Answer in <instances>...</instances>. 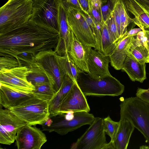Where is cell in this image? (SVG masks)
<instances>
[{
	"label": "cell",
	"instance_id": "cell-1",
	"mask_svg": "<svg viewBox=\"0 0 149 149\" xmlns=\"http://www.w3.org/2000/svg\"><path fill=\"white\" fill-rule=\"evenodd\" d=\"M59 32L30 21L16 28L0 34V56H13L23 52L36 55L56 49Z\"/></svg>",
	"mask_w": 149,
	"mask_h": 149
},
{
	"label": "cell",
	"instance_id": "cell-2",
	"mask_svg": "<svg viewBox=\"0 0 149 149\" xmlns=\"http://www.w3.org/2000/svg\"><path fill=\"white\" fill-rule=\"evenodd\" d=\"M33 4V0H8L0 8V34L27 23Z\"/></svg>",
	"mask_w": 149,
	"mask_h": 149
},
{
	"label": "cell",
	"instance_id": "cell-3",
	"mask_svg": "<svg viewBox=\"0 0 149 149\" xmlns=\"http://www.w3.org/2000/svg\"><path fill=\"white\" fill-rule=\"evenodd\" d=\"M77 81L85 96H118L123 93L125 89L124 85L111 75L95 79L82 71L79 74Z\"/></svg>",
	"mask_w": 149,
	"mask_h": 149
},
{
	"label": "cell",
	"instance_id": "cell-4",
	"mask_svg": "<svg viewBox=\"0 0 149 149\" xmlns=\"http://www.w3.org/2000/svg\"><path fill=\"white\" fill-rule=\"evenodd\" d=\"M120 107V119L128 120L149 144V103L136 96L131 97L121 101Z\"/></svg>",
	"mask_w": 149,
	"mask_h": 149
},
{
	"label": "cell",
	"instance_id": "cell-5",
	"mask_svg": "<svg viewBox=\"0 0 149 149\" xmlns=\"http://www.w3.org/2000/svg\"><path fill=\"white\" fill-rule=\"evenodd\" d=\"M95 117L88 112L59 113L49 116L42 125L43 131L54 132L61 135L74 131L86 125H90Z\"/></svg>",
	"mask_w": 149,
	"mask_h": 149
},
{
	"label": "cell",
	"instance_id": "cell-6",
	"mask_svg": "<svg viewBox=\"0 0 149 149\" xmlns=\"http://www.w3.org/2000/svg\"><path fill=\"white\" fill-rule=\"evenodd\" d=\"M49 101L35 96L10 110L29 125H42L50 116Z\"/></svg>",
	"mask_w": 149,
	"mask_h": 149
},
{
	"label": "cell",
	"instance_id": "cell-7",
	"mask_svg": "<svg viewBox=\"0 0 149 149\" xmlns=\"http://www.w3.org/2000/svg\"><path fill=\"white\" fill-rule=\"evenodd\" d=\"M61 0H33L29 21L59 31V8Z\"/></svg>",
	"mask_w": 149,
	"mask_h": 149
},
{
	"label": "cell",
	"instance_id": "cell-8",
	"mask_svg": "<svg viewBox=\"0 0 149 149\" xmlns=\"http://www.w3.org/2000/svg\"><path fill=\"white\" fill-rule=\"evenodd\" d=\"M63 4L66 9L68 23L74 35L84 45L95 48V39L86 14L76 8Z\"/></svg>",
	"mask_w": 149,
	"mask_h": 149
},
{
	"label": "cell",
	"instance_id": "cell-9",
	"mask_svg": "<svg viewBox=\"0 0 149 149\" xmlns=\"http://www.w3.org/2000/svg\"><path fill=\"white\" fill-rule=\"evenodd\" d=\"M103 120L95 117L90 126L76 142L73 143L71 149H108Z\"/></svg>",
	"mask_w": 149,
	"mask_h": 149
},
{
	"label": "cell",
	"instance_id": "cell-10",
	"mask_svg": "<svg viewBox=\"0 0 149 149\" xmlns=\"http://www.w3.org/2000/svg\"><path fill=\"white\" fill-rule=\"evenodd\" d=\"M53 49L40 51L35 55L37 62L46 73L51 84L56 93L61 86L64 76L62 74Z\"/></svg>",
	"mask_w": 149,
	"mask_h": 149
},
{
	"label": "cell",
	"instance_id": "cell-11",
	"mask_svg": "<svg viewBox=\"0 0 149 149\" xmlns=\"http://www.w3.org/2000/svg\"><path fill=\"white\" fill-rule=\"evenodd\" d=\"M27 124L9 109H0V143L10 145L15 140L20 127Z\"/></svg>",
	"mask_w": 149,
	"mask_h": 149
},
{
	"label": "cell",
	"instance_id": "cell-12",
	"mask_svg": "<svg viewBox=\"0 0 149 149\" xmlns=\"http://www.w3.org/2000/svg\"><path fill=\"white\" fill-rule=\"evenodd\" d=\"M15 141L18 149H40L47 140L40 129L27 124L18 130Z\"/></svg>",
	"mask_w": 149,
	"mask_h": 149
},
{
	"label": "cell",
	"instance_id": "cell-13",
	"mask_svg": "<svg viewBox=\"0 0 149 149\" xmlns=\"http://www.w3.org/2000/svg\"><path fill=\"white\" fill-rule=\"evenodd\" d=\"M86 55V62L90 76L100 79L111 75L109 70L110 59L109 56L85 45Z\"/></svg>",
	"mask_w": 149,
	"mask_h": 149
},
{
	"label": "cell",
	"instance_id": "cell-14",
	"mask_svg": "<svg viewBox=\"0 0 149 149\" xmlns=\"http://www.w3.org/2000/svg\"><path fill=\"white\" fill-rule=\"evenodd\" d=\"M30 69L20 66L0 70V83L17 88L32 91L35 87L27 80V76Z\"/></svg>",
	"mask_w": 149,
	"mask_h": 149
},
{
	"label": "cell",
	"instance_id": "cell-15",
	"mask_svg": "<svg viewBox=\"0 0 149 149\" xmlns=\"http://www.w3.org/2000/svg\"><path fill=\"white\" fill-rule=\"evenodd\" d=\"M34 96L32 91L17 88L0 83L1 107L9 109L19 106Z\"/></svg>",
	"mask_w": 149,
	"mask_h": 149
},
{
	"label": "cell",
	"instance_id": "cell-16",
	"mask_svg": "<svg viewBox=\"0 0 149 149\" xmlns=\"http://www.w3.org/2000/svg\"><path fill=\"white\" fill-rule=\"evenodd\" d=\"M90 110L85 95L78 85L75 83L61 104L58 113L89 112Z\"/></svg>",
	"mask_w": 149,
	"mask_h": 149
},
{
	"label": "cell",
	"instance_id": "cell-17",
	"mask_svg": "<svg viewBox=\"0 0 149 149\" xmlns=\"http://www.w3.org/2000/svg\"><path fill=\"white\" fill-rule=\"evenodd\" d=\"M59 37L57 47L54 50L56 54L63 56L68 53L71 42V31L67 19L66 10L60 6L59 20Z\"/></svg>",
	"mask_w": 149,
	"mask_h": 149
},
{
	"label": "cell",
	"instance_id": "cell-18",
	"mask_svg": "<svg viewBox=\"0 0 149 149\" xmlns=\"http://www.w3.org/2000/svg\"><path fill=\"white\" fill-rule=\"evenodd\" d=\"M136 34L124 36L119 40L114 50L109 56L111 65L116 70L121 69L124 60Z\"/></svg>",
	"mask_w": 149,
	"mask_h": 149
},
{
	"label": "cell",
	"instance_id": "cell-19",
	"mask_svg": "<svg viewBox=\"0 0 149 149\" xmlns=\"http://www.w3.org/2000/svg\"><path fill=\"white\" fill-rule=\"evenodd\" d=\"M145 63L140 62L129 51L121 69L132 81L142 83L146 78Z\"/></svg>",
	"mask_w": 149,
	"mask_h": 149
},
{
	"label": "cell",
	"instance_id": "cell-20",
	"mask_svg": "<svg viewBox=\"0 0 149 149\" xmlns=\"http://www.w3.org/2000/svg\"><path fill=\"white\" fill-rule=\"evenodd\" d=\"M68 53L70 58L81 70L88 73L85 45L76 38L72 31L71 44Z\"/></svg>",
	"mask_w": 149,
	"mask_h": 149
},
{
	"label": "cell",
	"instance_id": "cell-21",
	"mask_svg": "<svg viewBox=\"0 0 149 149\" xmlns=\"http://www.w3.org/2000/svg\"><path fill=\"white\" fill-rule=\"evenodd\" d=\"M118 130L113 142L109 143L110 149H127L135 127L125 119H120Z\"/></svg>",
	"mask_w": 149,
	"mask_h": 149
},
{
	"label": "cell",
	"instance_id": "cell-22",
	"mask_svg": "<svg viewBox=\"0 0 149 149\" xmlns=\"http://www.w3.org/2000/svg\"><path fill=\"white\" fill-rule=\"evenodd\" d=\"M75 83L68 75H64L59 91L49 102L50 117L58 114L60 106Z\"/></svg>",
	"mask_w": 149,
	"mask_h": 149
},
{
	"label": "cell",
	"instance_id": "cell-23",
	"mask_svg": "<svg viewBox=\"0 0 149 149\" xmlns=\"http://www.w3.org/2000/svg\"><path fill=\"white\" fill-rule=\"evenodd\" d=\"M127 10L134 16L133 23L143 31L149 30V13L146 11L135 0H122Z\"/></svg>",
	"mask_w": 149,
	"mask_h": 149
},
{
	"label": "cell",
	"instance_id": "cell-24",
	"mask_svg": "<svg viewBox=\"0 0 149 149\" xmlns=\"http://www.w3.org/2000/svg\"><path fill=\"white\" fill-rule=\"evenodd\" d=\"M55 57L63 75L66 74L68 75L77 84V77L79 74L82 71L72 60L68 53L63 56H60L55 53Z\"/></svg>",
	"mask_w": 149,
	"mask_h": 149
},
{
	"label": "cell",
	"instance_id": "cell-25",
	"mask_svg": "<svg viewBox=\"0 0 149 149\" xmlns=\"http://www.w3.org/2000/svg\"><path fill=\"white\" fill-rule=\"evenodd\" d=\"M30 69L31 71L27 75V79L28 81L33 86L35 87L44 84H51L47 74L38 64Z\"/></svg>",
	"mask_w": 149,
	"mask_h": 149
},
{
	"label": "cell",
	"instance_id": "cell-26",
	"mask_svg": "<svg viewBox=\"0 0 149 149\" xmlns=\"http://www.w3.org/2000/svg\"><path fill=\"white\" fill-rule=\"evenodd\" d=\"M120 16L121 23V38L123 37L127 31V27L129 24L133 23V19L131 18L122 0H114Z\"/></svg>",
	"mask_w": 149,
	"mask_h": 149
},
{
	"label": "cell",
	"instance_id": "cell-27",
	"mask_svg": "<svg viewBox=\"0 0 149 149\" xmlns=\"http://www.w3.org/2000/svg\"><path fill=\"white\" fill-rule=\"evenodd\" d=\"M129 51L140 62L142 63H147L149 59V50L140 44L136 40L135 37Z\"/></svg>",
	"mask_w": 149,
	"mask_h": 149
},
{
	"label": "cell",
	"instance_id": "cell-28",
	"mask_svg": "<svg viewBox=\"0 0 149 149\" xmlns=\"http://www.w3.org/2000/svg\"><path fill=\"white\" fill-rule=\"evenodd\" d=\"M32 92L35 97L42 100L49 101V102L56 94L50 84L36 86L35 89Z\"/></svg>",
	"mask_w": 149,
	"mask_h": 149
},
{
	"label": "cell",
	"instance_id": "cell-29",
	"mask_svg": "<svg viewBox=\"0 0 149 149\" xmlns=\"http://www.w3.org/2000/svg\"><path fill=\"white\" fill-rule=\"evenodd\" d=\"M117 42H113L109 33L107 25L104 23L103 26L102 36V53L104 55L109 56L114 50Z\"/></svg>",
	"mask_w": 149,
	"mask_h": 149
},
{
	"label": "cell",
	"instance_id": "cell-30",
	"mask_svg": "<svg viewBox=\"0 0 149 149\" xmlns=\"http://www.w3.org/2000/svg\"><path fill=\"white\" fill-rule=\"evenodd\" d=\"M35 55L33 53L23 52L17 54L14 57L18 61L19 66H24L31 68L38 65Z\"/></svg>",
	"mask_w": 149,
	"mask_h": 149
},
{
	"label": "cell",
	"instance_id": "cell-31",
	"mask_svg": "<svg viewBox=\"0 0 149 149\" xmlns=\"http://www.w3.org/2000/svg\"><path fill=\"white\" fill-rule=\"evenodd\" d=\"M105 133L111 138L113 142L115 139L119 128L120 122L113 120L109 116L103 119Z\"/></svg>",
	"mask_w": 149,
	"mask_h": 149
},
{
	"label": "cell",
	"instance_id": "cell-32",
	"mask_svg": "<svg viewBox=\"0 0 149 149\" xmlns=\"http://www.w3.org/2000/svg\"><path fill=\"white\" fill-rule=\"evenodd\" d=\"M109 33L113 42L116 43L120 39L117 27L112 13L110 17L105 23Z\"/></svg>",
	"mask_w": 149,
	"mask_h": 149
},
{
	"label": "cell",
	"instance_id": "cell-33",
	"mask_svg": "<svg viewBox=\"0 0 149 149\" xmlns=\"http://www.w3.org/2000/svg\"><path fill=\"white\" fill-rule=\"evenodd\" d=\"M19 66L16 58L13 57L0 56V70L9 69Z\"/></svg>",
	"mask_w": 149,
	"mask_h": 149
},
{
	"label": "cell",
	"instance_id": "cell-34",
	"mask_svg": "<svg viewBox=\"0 0 149 149\" xmlns=\"http://www.w3.org/2000/svg\"><path fill=\"white\" fill-rule=\"evenodd\" d=\"M114 3V0H109L107 3L102 6L100 9L102 18L104 23L112 14Z\"/></svg>",
	"mask_w": 149,
	"mask_h": 149
},
{
	"label": "cell",
	"instance_id": "cell-35",
	"mask_svg": "<svg viewBox=\"0 0 149 149\" xmlns=\"http://www.w3.org/2000/svg\"><path fill=\"white\" fill-rule=\"evenodd\" d=\"M112 15L117 28L120 39L121 38V23L119 14L116 6L114 2L112 11Z\"/></svg>",
	"mask_w": 149,
	"mask_h": 149
},
{
	"label": "cell",
	"instance_id": "cell-36",
	"mask_svg": "<svg viewBox=\"0 0 149 149\" xmlns=\"http://www.w3.org/2000/svg\"><path fill=\"white\" fill-rule=\"evenodd\" d=\"M136 95L137 97L149 103V91L148 89L138 88Z\"/></svg>",
	"mask_w": 149,
	"mask_h": 149
},
{
	"label": "cell",
	"instance_id": "cell-37",
	"mask_svg": "<svg viewBox=\"0 0 149 149\" xmlns=\"http://www.w3.org/2000/svg\"><path fill=\"white\" fill-rule=\"evenodd\" d=\"M83 9L84 12L87 15H90L91 9V0H78Z\"/></svg>",
	"mask_w": 149,
	"mask_h": 149
},
{
	"label": "cell",
	"instance_id": "cell-38",
	"mask_svg": "<svg viewBox=\"0 0 149 149\" xmlns=\"http://www.w3.org/2000/svg\"><path fill=\"white\" fill-rule=\"evenodd\" d=\"M135 38L140 44L144 46L149 50L147 38L144 31H140L136 34Z\"/></svg>",
	"mask_w": 149,
	"mask_h": 149
},
{
	"label": "cell",
	"instance_id": "cell-39",
	"mask_svg": "<svg viewBox=\"0 0 149 149\" xmlns=\"http://www.w3.org/2000/svg\"><path fill=\"white\" fill-rule=\"evenodd\" d=\"M90 15L100 24L103 25L105 23L102 19L100 10H97L91 6Z\"/></svg>",
	"mask_w": 149,
	"mask_h": 149
},
{
	"label": "cell",
	"instance_id": "cell-40",
	"mask_svg": "<svg viewBox=\"0 0 149 149\" xmlns=\"http://www.w3.org/2000/svg\"><path fill=\"white\" fill-rule=\"evenodd\" d=\"M146 12L149 13V0H135Z\"/></svg>",
	"mask_w": 149,
	"mask_h": 149
},
{
	"label": "cell",
	"instance_id": "cell-41",
	"mask_svg": "<svg viewBox=\"0 0 149 149\" xmlns=\"http://www.w3.org/2000/svg\"><path fill=\"white\" fill-rule=\"evenodd\" d=\"M91 6L95 9L100 10L102 6V2L101 0H91Z\"/></svg>",
	"mask_w": 149,
	"mask_h": 149
},
{
	"label": "cell",
	"instance_id": "cell-42",
	"mask_svg": "<svg viewBox=\"0 0 149 149\" xmlns=\"http://www.w3.org/2000/svg\"><path fill=\"white\" fill-rule=\"evenodd\" d=\"M142 31V29L140 28L132 29L129 31H127L124 36L136 35Z\"/></svg>",
	"mask_w": 149,
	"mask_h": 149
},
{
	"label": "cell",
	"instance_id": "cell-43",
	"mask_svg": "<svg viewBox=\"0 0 149 149\" xmlns=\"http://www.w3.org/2000/svg\"><path fill=\"white\" fill-rule=\"evenodd\" d=\"M143 31L147 38V43L149 49V30L145 29Z\"/></svg>",
	"mask_w": 149,
	"mask_h": 149
},
{
	"label": "cell",
	"instance_id": "cell-44",
	"mask_svg": "<svg viewBox=\"0 0 149 149\" xmlns=\"http://www.w3.org/2000/svg\"><path fill=\"white\" fill-rule=\"evenodd\" d=\"M139 148L140 149H148L149 147L148 146L143 145L140 146Z\"/></svg>",
	"mask_w": 149,
	"mask_h": 149
},
{
	"label": "cell",
	"instance_id": "cell-45",
	"mask_svg": "<svg viewBox=\"0 0 149 149\" xmlns=\"http://www.w3.org/2000/svg\"><path fill=\"white\" fill-rule=\"evenodd\" d=\"M101 1H102V3L103 2H106V1H107V0H101Z\"/></svg>",
	"mask_w": 149,
	"mask_h": 149
},
{
	"label": "cell",
	"instance_id": "cell-46",
	"mask_svg": "<svg viewBox=\"0 0 149 149\" xmlns=\"http://www.w3.org/2000/svg\"><path fill=\"white\" fill-rule=\"evenodd\" d=\"M147 63H149V59L147 62Z\"/></svg>",
	"mask_w": 149,
	"mask_h": 149
},
{
	"label": "cell",
	"instance_id": "cell-47",
	"mask_svg": "<svg viewBox=\"0 0 149 149\" xmlns=\"http://www.w3.org/2000/svg\"><path fill=\"white\" fill-rule=\"evenodd\" d=\"M148 90L149 91V88L148 89Z\"/></svg>",
	"mask_w": 149,
	"mask_h": 149
}]
</instances>
